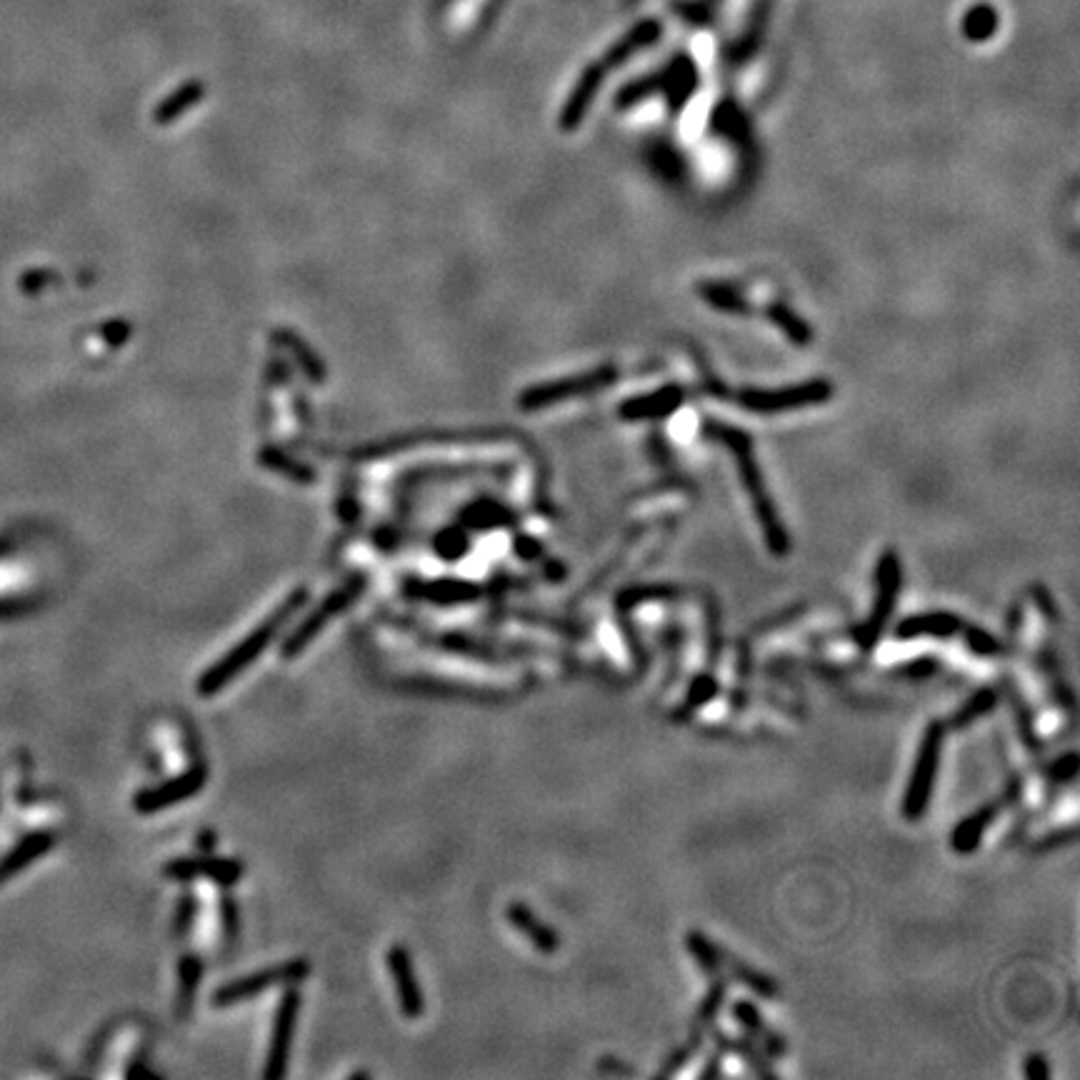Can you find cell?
I'll list each match as a JSON object with an SVG mask.
<instances>
[{"label":"cell","instance_id":"obj_1","mask_svg":"<svg viewBox=\"0 0 1080 1080\" xmlns=\"http://www.w3.org/2000/svg\"><path fill=\"white\" fill-rule=\"evenodd\" d=\"M705 435H710L713 440H718L723 448H728V453L733 455L735 468H738L740 480H743V488L748 493L750 505H753V513L758 518L760 530L765 535V545H768L770 553L775 558H783L790 550V535L785 530L783 520H780L778 510H775L773 498H770L768 488H765L763 470H760L758 460L753 453V440L745 430L735 428V425L720 423V420H708L705 423Z\"/></svg>","mask_w":1080,"mask_h":1080},{"label":"cell","instance_id":"obj_2","mask_svg":"<svg viewBox=\"0 0 1080 1080\" xmlns=\"http://www.w3.org/2000/svg\"><path fill=\"white\" fill-rule=\"evenodd\" d=\"M303 600H305V590H295L293 595H288L285 603L278 605V608H275L273 613L263 620V623L255 625V628L250 630V633L245 635L238 645H233L223 658H218L213 665H210V668H205L203 673H200L198 683H195V690H198L200 695H205V698H210V695L228 688V685L233 683L240 673H245V670L255 663V658H258L260 653H265V650L270 648V643L278 638V633L285 628V623L298 613Z\"/></svg>","mask_w":1080,"mask_h":1080},{"label":"cell","instance_id":"obj_3","mask_svg":"<svg viewBox=\"0 0 1080 1080\" xmlns=\"http://www.w3.org/2000/svg\"><path fill=\"white\" fill-rule=\"evenodd\" d=\"M733 398L748 413L775 415L828 403L833 398V385L828 378H810L805 383L785 385V388H743Z\"/></svg>","mask_w":1080,"mask_h":1080},{"label":"cell","instance_id":"obj_4","mask_svg":"<svg viewBox=\"0 0 1080 1080\" xmlns=\"http://www.w3.org/2000/svg\"><path fill=\"white\" fill-rule=\"evenodd\" d=\"M943 740H945V723L933 720V723L925 728L923 740H920L913 773H910L908 788H905V795H903L905 820H920L925 815V810H928L930 795H933L935 775H938L940 755H943Z\"/></svg>","mask_w":1080,"mask_h":1080},{"label":"cell","instance_id":"obj_5","mask_svg":"<svg viewBox=\"0 0 1080 1080\" xmlns=\"http://www.w3.org/2000/svg\"><path fill=\"white\" fill-rule=\"evenodd\" d=\"M900 583H903V565L895 550H885L878 558L875 565V595H873V608H870L868 620L855 630V645L860 650H873L878 645L880 633L888 625L890 615L895 610V598L900 593Z\"/></svg>","mask_w":1080,"mask_h":1080},{"label":"cell","instance_id":"obj_6","mask_svg":"<svg viewBox=\"0 0 1080 1080\" xmlns=\"http://www.w3.org/2000/svg\"><path fill=\"white\" fill-rule=\"evenodd\" d=\"M310 963L305 958H293L288 963L270 965V968L255 970V973L243 975V978H233L230 983L220 985L213 993V1005L215 1008H230V1005H238L243 1000L255 998V995L265 993L270 988H278V985H295L300 980L308 978Z\"/></svg>","mask_w":1080,"mask_h":1080},{"label":"cell","instance_id":"obj_7","mask_svg":"<svg viewBox=\"0 0 1080 1080\" xmlns=\"http://www.w3.org/2000/svg\"><path fill=\"white\" fill-rule=\"evenodd\" d=\"M363 588H365L363 578H350L343 588L333 590L323 603L315 605V608L310 610V613L305 615V618L300 620L293 630H290L288 638L283 640V645H280L283 658L290 660V658H295V655L303 653V650L308 648L315 638H318L320 630L328 628V623L335 618V615L350 608V603L363 593Z\"/></svg>","mask_w":1080,"mask_h":1080},{"label":"cell","instance_id":"obj_8","mask_svg":"<svg viewBox=\"0 0 1080 1080\" xmlns=\"http://www.w3.org/2000/svg\"><path fill=\"white\" fill-rule=\"evenodd\" d=\"M615 380H618V368H615V365H600V368L588 370V373L525 390L523 398H520V405H523L525 410L545 408V405L560 403V400L570 398V395H585L595 393V390H603L608 388V385H613Z\"/></svg>","mask_w":1080,"mask_h":1080},{"label":"cell","instance_id":"obj_9","mask_svg":"<svg viewBox=\"0 0 1080 1080\" xmlns=\"http://www.w3.org/2000/svg\"><path fill=\"white\" fill-rule=\"evenodd\" d=\"M205 780H208L205 765H193V768L183 770V773L173 775V778L163 780V783L140 790L133 800V808L143 815L168 810L173 808V805H180L188 798H193V795H198L200 790L205 788Z\"/></svg>","mask_w":1080,"mask_h":1080},{"label":"cell","instance_id":"obj_10","mask_svg":"<svg viewBox=\"0 0 1080 1080\" xmlns=\"http://www.w3.org/2000/svg\"><path fill=\"white\" fill-rule=\"evenodd\" d=\"M298 1013H300V993L295 988H288L285 990L283 1000L278 1003V1008H275L273 1028H270L268 1053H265L263 1078H268V1080L283 1078L285 1070H288L290 1045H293Z\"/></svg>","mask_w":1080,"mask_h":1080},{"label":"cell","instance_id":"obj_11","mask_svg":"<svg viewBox=\"0 0 1080 1080\" xmlns=\"http://www.w3.org/2000/svg\"><path fill=\"white\" fill-rule=\"evenodd\" d=\"M245 868L240 860L235 858H223V855L213 853H200L190 855V858H175L170 863H165L163 875L165 878L175 880V883H190V880H210V883H218L223 888L235 885L243 878Z\"/></svg>","mask_w":1080,"mask_h":1080},{"label":"cell","instance_id":"obj_12","mask_svg":"<svg viewBox=\"0 0 1080 1080\" xmlns=\"http://www.w3.org/2000/svg\"><path fill=\"white\" fill-rule=\"evenodd\" d=\"M685 400H688V390L678 383L660 385V388L650 390V393L633 395V398L623 400L618 405V415L625 423H638V420H660L665 415L675 413L678 408H683Z\"/></svg>","mask_w":1080,"mask_h":1080},{"label":"cell","instance_id":"obj_13","mask_svg":"<svg viewBox=\"0 0 1080 1080\" xmlns=\"http://www.w3.org/2000/svg\"><path fill=\"white\" fill-rule=\"evenodd\" d=\"M388 973L390 980H393L395 998H398V1005L405 1018H420V1015L425 1013V995L418 978H415L410 953L403 945H393V948L388 950Z\"/></svg>","mask_w":1080,"mask_h":1080},{"label":"cell","instance_id":"obj_14","mask_svg":"<svg viewBox=\"0 0 1080 1080\" xmlns=\"http://www.w3.org/2000/svg\"><path fill=\"white\" fill-rule=\"evenodd\" d=\"M963 618L955 613H948V610H928V613H920V615H908V618L900 620L898 625H895L893 635L898 640H920V638H938V640H948V638H955V635H960V630H963Z\"/></svg>","mask_w":1080,"mask_h":1080},{"label":"cell","instance_id":"obj_15","mask_svg":"<svg viewBox=\"0 0 1080 1080\" xmlns=\"http://www.w3.org/2000/svg\"><path fill=\"white\" fill-rule=\"evenodd\" d=\"M730 1013H733L735 1023L745 1030V1035H748V1038L753 1040L760 1050H763L765 1058H783L785 1055L783 1035L773 1033V1030L765 1025V1018L758 1010V1005L750 1003V1000H735Z\"/></svg>","mask_w":1080,"mask_h":1080},{"label":"cell","instance_id":"obj_16","mask_svg":"<svg viewBox=\"0 0 1080 1080\" xmlns=\"http://www.w3.org/2000/svg\"><path fill=\"white\" fill-rule=\"evenodd\" d=\"M1003 810V803L993 800V803L983 805L975 813H970L963 823H958L950 833V848L958 855H970L978 850V845L983 843V835L988 833L990 825L998 820V813Z\"/></svg>","mask_w":1080,"mask_h":1080},{"label":"cell","instance_id":"obj_17","mask_svg":"<svg viewBox=\"0 0 1080 1080\" xmlns=\"http://www.w3.org/2000/svg\"><path fill=\"white\" fill-rule=\"evenodd\" d=\"M505 915H508V923L513 925L518 933H523L535 950H540V953H555V950H558L560 940L558 935H555V930L550 928V925H545L543 920L535 918V913L528 905L510 903Z\"/></svg>","mask_w":1080,"mask_h":1080},{"label":"cell","instance_id":"obj_18","mask_svg":"<svg viewBox=\"0 0 1080 1080\" xmlns=\"http://www.w3.org/2000/svg\"><path fill=\"white\" fill-rule=\"evenodd\" d=\"M720 975H728V978H733L735 983H743L745 988L750 990V993L760 995V998H778L780 995V988L778 983H775L770 975L760 973V970L750 968L748 963H743L740 958H735V955H730L728 950L720 948Z\"/></svg>","mask_w":1080,"mask_h":1080},{"label":"cell","instance_id":"obj_19","mask_svg":"<svg viewBox=\"0 0 1080 1080\" xmlns=\"http://www.w3.org/2000/svg\"><path fill=\"white\" fill-rule=\"evenodd\" d=\"M698 295L705 300V303L710 305V308L720 310V313H728V315H750L753 313V308H750L748 300L740 295L738 288H733L730 283H715V280H705V283H698Z\"/></svg>","mask_w":1080,"mask_h":1080},{"label":"cell","instance_id":"obj_20","mask_svg":"<svg viewBox=\"0 0 1080 1080\" xmlns=\"http://www.w3.org/2000/svg\"><path fill=\"white\" fill-rule=\"evenodd\" d=\"M765 315H768L770 323H773L778 330H783L785 338H788L793 345H798V348H805V345H810V340H813V330H810V325L805 323V320L800 318L790 305L775 300V303H770L768 308H765Z\"/></svg>","mask_w":1080,"mask_h":1080},{"label":"cell","instance_id":"obj_21","mask_svg":"<svg viewBox=\"0 0 1080 1080\" xmlns=\"http://www.w3.org/2000/svg\"><path fill=\"white\" fill-rule=\"evenodd\" d=\"M715 1043H718L720 1050H725V1053L730 1055H738L740 1060H743L745 1065H748L753 1073L758 1075H765V1078H775V1070L770 1068V1063L765 1060V1053L758 1048V1045L753 1043V1040H740V1038H730L728 1033H723V1030H715Z\"/></svg>","mask_w":1080,"mask_h":1080},{"label":"cell","instance_id":"obj_22","mask_svg":"<svg viewBox=\"0 0 1080 1080\" xmlns=\"http://www.w3.org/2000/svg\"><path fill=\"white\" fill-rule=\"evenodd\" d=\"M723 1000H725V978L723 975H715L713 985L708 988L705 998L700 1000V1008H698V1013H695L693 1035H690L693 1043H703V1033L710 1028V1025H713L715 1015H718L720 1008H723Z\"/></svg>","mask_w":1080,"mask_h":1080},{"label":"cell","instance_id":"obj_23","mask_svg":"<svg viewBox=\"0 0 1080 1080\" xmlns=\"http://www.w3.org/2000/svg\"><path fill=\"white\" fill-rule=\"evenodd\" d=\"M418 595L420 598L430 600V603L455 605V603H470V600L478 595V588L470 583H458V580H440V583L418 585Z\"/></svg>","mask_w":1080,"mask_h":1080},{"label":"cell","instance_id":"obj_24","mask_svg":"<svg viewBox=\"0 0 1080 1080\" xmlns=\"http://www.w3.org/2000/svg\"><path fill=\"white\" fill-rule=\"evenodd\" d=\"M998 705V690L995 688H980L975 690L973 695H970L968 700H965L963 708H958L953 713V718H950V728H968L973 720H978L980 715L990 713V710Z\"/></svg>","mask_w":1080,"mask_h":1080},{"label":"cell","instance_id":"obj_25","mask_svg":"<svg viewBox=\"0 0 1080 1080\" xmlns=\"http://www.w3.org/2000/svg\"><path fill=\"white\" fill-rule=\"evenodd\" d=\"M200 978H203V960L193 953L183 955L178 963V1003L183 1010H188L190 1005H193Z\"/></svg>","mask_w":1080,"mask_h":1080},{"label":"cell","instance_id":"obj_26","mask_svg":"<svg viewBox=\"0 0 1080 1080\" xmlns=\"http://www.w3.org/2000/svg\"><path fill=\"white\" fill-rule=\"evenodd\" d=\"M685 948L693 955V960L698 963L700 970L715 978L720 975V948L708 938V935L698 933V930H690L688 938H685Z\"/></svg>","mask_w":1080,"mask_h":1080},{"label":"cell","instance_id":"obj_27","mask_svg":"<svg viewBox=\"0 0 1080 1080\" xmlns=\"http://www.w3.org/2000/svg\"><path fill=\"white\" fill-rule=\"evenodd\" d=\"M718 690H720V685H718V680H715L713 673L695 675L693 683H690V688H688V695H685L683 708H680L678 713H675V718H685V715H690L693 710L703 708L705 703H710V700H713L715 695H718Z\"/></svg>","mask_w":1080,"mask_h":1080},{"label":"cell","instance_id":"obj_28","mask_svg":"<svg viewBox=\"0 0 1080 1080\" xmlns=\"http://www.w3.org/2000/svg\"><path fill=\"white\" fill-rule=\"evenodd\" d=\"M675 593H678V590L670 588V585H633V588L623 590V593L618 595V608L623 610V613H628L635 605L650 603V600H670L675 598Z\"/></svg>","mask_w":1080,"mask_h":1080},{"label":"cell","instance_id":"obj_29","mask_svg":"<svg viewBox=\"0 0 1080 1080\" xmlns=\"http://www.w3.org/2000/svg\"><path fill=\"white\" fill-rule=\"evenodd\" d=\"M963 643L968 645L970 653L980 655V658H995L1003 653V643L988 630L975 628V625H963Z\"/></svg>","mask_w":1080,"mask_h":1080},{"label":"cell","instance_id":"obj_30","mask_svg":"<svg viewBox=\"0 0 1080 1080\" xmlns=\"http://www.w3.org/2000/svg\"><path fill=\"white\" fill-rule=\"evenodd\" d=\"M1048 775H1050V783H1070V780L1078 775V755H1075L1073 750L1065 753L1063 758H1058L1053 765H1050Z\"/></svg>","mask_w":1080,"mask_h":1080},{"label":"cell","instance_id":"obj_31","mask_svg":"<svg viewBox=\"0 0 1080 1080\" xmlns=\"http://www.w3.org/2000/svg\"><path fill=\"white\" fill-rule=\"evenodd\" d=\"M715 130H720L723 135H730V138L735 140V143H740V140H745V123H743V115H738L733 110V115H725V110H720L718 115H715L713 120Z\"/></svg>","mask_w":1080,"mask_h":1080},{"label":"cell","instance_id":"obj_32","mask_svg":"<svg viewBox=\"0 0 1080 1080\" xmlns=\"http://www.w3.org/2000/svg\"><path fill=\"white\" fill-rule=\"evenodd\" d=\"M195 920V900L193 895H183L178 903V908H175V918H173V930L175 935H185L190 930V925H193Z\"/></svg>","mask_w":1080,"mask_h":1080},{"label":"cell","instance_id":"obj_33","mask_svg":"<svg viewBox=\"0 0 1080 1080\" xmlns=\"http://www.w3.org/2000/svg\"><path fill=\"white\" fill-rule=\"evenodd\" d=\"M695 1050H698V1043H693V1040H690V1043L685 1045V1048H678V1050H675V1053L668 1058V1063H665L663 1068L658 1070V1078H668V1075H675V1073H678V1070L683 1068V1065L688 1063L690 1058H693Z\"/></svg>","mask_w":1080,"mask_h":1080},{"label":"cell","instance_id":"obj_34","mask_svg":"<svg viewBox=\"0 0 1080 1080\" xmlns=\"http://www.w3.org/2000/svg\"><path fill=\"white\" fill-rule=\"evenodd\" d=\"M1025 1078L1028 1080H1048L1050 1075V1068H1048V1060H1045V1055L1040 1053H1033L1028 1060H1025Z\"/></svg>","mask_w":1080,"mask_h":1080},{"label":"cell","instance_id":"obj_35","mask_svg":"<svg viewBox=\"0 0 1080 1080\" xmlns=\"http://www.w3.org/2000/svg\"><path fill=\"white\" fill-rule=\"evenodd\" d=\"M935 670H938V663H935L933 658H923V660H915V663L908 665V668H903V673L918 680V678H928V675H933Z\"/></svg>","mask_w":1080,"mask_h":1080},{"label":"cell","instance_id":"obj_36","mask_svg":"<svg viewBox=\"0 0 1080 1080\" xmlns=\"http://www.w3.org/2000/svg\"><path fill=\"white\" fill-rule=\"evenodd\" d=\"M515 550H518V555H523V558L533 560V558H538L540 553H543V545H540L538 540H533V538H518V543H515Z\"/></svg>","mask_w":1080,"mask_h":1080},{"label":"cell","instance_id":"obj_37","mask_svg":"<svg viewBox=\"0 0 1080 1080\" xmlns=\"http://www.w3.org/2000/svg\"><path fill=\"white\" fill-rule=\"evenodd\" d=\"M715 1075H720V1060L718 1055H713V1058H708V1065H705L703 1070H700V1078H715Z\"/></svg>","mask_w":1080,"mask_h":1080}]
</instances>
